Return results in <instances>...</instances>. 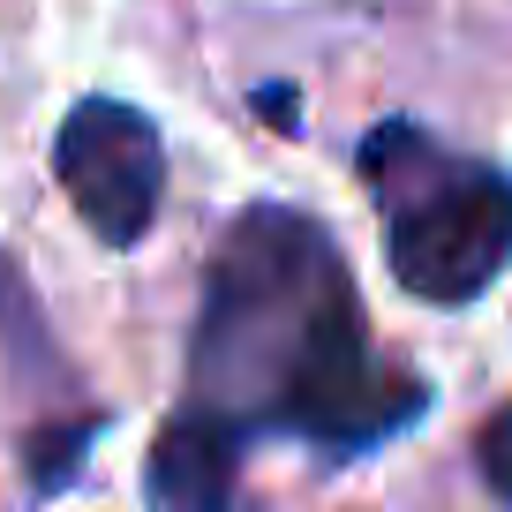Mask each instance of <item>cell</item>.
I'll return each instance as SVG.
<instances>
[{
	"mask_svg": "<svg viewBox=\"0 0 512 512\" xmlns=\"http://www.w3.org/2000/svg\"><path fill=\"white\" fill-rule=\"evenodd\" d=\"M189 384L234 430H294L324 452H369L422 415L415 377L384 369L332 234L302 211L256 204L226 226L204 279Z\"/></svg>",
	"mask_w": 512,
	"mask_h": 512,
	"instance_id": "obj_1",
	"label": "cell"
},
{
	"mask_svg": "<svg viewBox=\"0 0 512 512\" xmlns=\"http://www.w3.org/2000/svg\"><path fill=\"white\" fill-rule=\"evenodd\" d=\"M362 174L384 204V256L415 302H475L512 264V181L482 159H452L422 128L392 121L362 144Z\"/></svg>",
	"mask_w": 512,
	"mask_h": 512,
	"instance_id": "obj_2",
	"label": "cell"
},
{
	"mask_svg": "<svg viewBox=\"0 0 512 512\" xmlns=\"http://www.w3.org/2000/svg\"><path fill=\"white\" fill-rule=\"evenodd\" d=\"M53 174L106 249H136L166 196V144L151 113L121 106V98H83L53 136Z\"/></svg>",
	"mask_w": 512,
	"mask_h": 512,
	"instance_id": "obj_3",
	"label": "cell"
},
{
	"mask_svg": "<svg viewBox=\"0 0 512 512\" xmlns=\"http://www.w3.org/2000/svg\"><path fill=\"white\" fill-rule=\"evenodd\" d=\"M151 512H241V430L204 407H181L144 467Z\"/></svg>",
	"mask_w": 512,
	"mask_h": 512,
	"instance_id": "obj_4",
	"label": "cell"
},
{
	"mask_svg": "<svg viewBox=\"0 0 512 512\" xmlns=\"http://www.w3.org/2000/svg\"><path fill=\"white\" fill-rule=\"evenodd\" d=\"M91 430H98V422H68V430H38V437H31V475H38V490H61L68 467H76L83 445H91Z\"/></svg>",
	"mask_w": 512,
	"mask_h": 512,
	"instance_id": "obj_5",
	"label": "cell"
},
{
	"mask_svg": "<svg viewBox=\"0 0 512 512\" xmlns=\"http://www.w3.org/2000/svg\"><path fill=\"white\" fill-rule=\"evenodd\" d=\"M482 475H490V490L497 497H512V400L505 407H497V415L490 422H482Z\"/></svg>",
	"mask_w": 512,
	"mask_h": 512,
	"instance_id": "obj_6",
	"label": "cell"
},
{
	"mask_svg": "<svg viewBox=\"0 0 512 512\" xmlns=\"http://www.w3.org/2000/svg\"><path fill=\"white\" fill-rule=\"evenodd\" d=\"M0 332H8V339H23V332H31V339H38V317H31V287H23V279L8 272V256H0Z\"/></svg>",
	"mask_w": 512,
	"mask_h": 512,
	"instance_id": "obj_7",
	"label": "cell"
}]
</instances>
